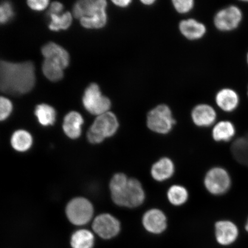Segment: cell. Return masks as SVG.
<instances>
[{"instance_id": "obj_12", "label": "cell", "mask_w": 248, "mask_h": 248, "mask_svg": "<svg viewBox=\"0 0 248 248\" xmlns=\"http://www.w3.org/2000/svg\"><path fill=\"white\" fill-rule=\"evenodd\" d=\"M142 224L144 228L151 233H161L167 228L166 216L160 210L151 209L147 211L142 217Z\"/></svg>"}, {"instance_id": "obj_6", "label": "cell", "mask_w": 248, "mask_h": 248, "mask_svg": "<svg viewBox=\"0 0 248 248\" xmlns=\"http://www.w3.org/2000/svg\"><path fill=\"white\" fill-rule=\"evenodd\" d=\"M82 102L87 111L96 116L109 111L111 101L102 93L96 83H91L85 90Z\"/></svg>"}, {"instance_id": "obj_10", "label": "cell", "mask_w": 248, "mask_h": 248, "mask_svg": "<svg viewBox=\"0 0 248 248\" xmlns=\"http://www.w3.org/2000/svg\"><path fill=\"white\" fill-rule=\"evenodd\" d=\"M93 229L100 237L110 239L119 233L121 225L116 217L104 213L96 217L93 223Z\"/></svg>"}, {"instance_id": "obj_15", "label": "cell", "mask_w": 248, "mask_h": 248, "mask_svg": "<svg viewBox=\"0 0 248 248\" xmlns=\"http://www.w3.org/2000/svg\"><path fill=\"white\" fill-rule=\"evenodd\" d=\"M238 228L234 223L229 221H220L216 224L217 241L222 246H229L236 240Z\"/></svg>"}, {"instance_id": "obj_32", "label": "cell", "mask_w": 248, "mask_h": 248, "mask_svg": "<svg viewBox=\"0 0 248 248\" xmlns=\"http://www.w3.org/2000/svg\"><path fill=\"white\" fill-rule=\"evenodd\" d=\"M113 4L120 8H126L131 4V0H120V1H113Z\"/></svg>"}, {"instance_id": "obj_2", "label": "cell", "mask_w": 248, "mask_h": 248, "mask_svg": "<svg viewBox=\"0 0 248 248\" xmlns=\"http://www.w3.org/2000/svg\"><path fill=\"white\" fill-rule=\"evenodd\" d=\"M107 2L105 0H82L74 5L73 16L88 29H100L107 23Z\"/></svg>"}, {"instance_id": "obj_18", "label": "cell", "mask_w": 248, "mask_h": 248, "mask_svg": "<svg viewBox=\"0 0 248 248\" xmlns=\"http://www.w3.org/2000/svg\"><path fill=\"white\" fill-rule=\"evenodd\" d=\"M175 172V167L172 161L167 157L155 163L151 169V175L158 182H163L170 179Z\"/></svg>"}, {"instance_id": "obj_16", "label": "cell", "mask_w": 248, "mask_h": 248, "mask_svg": "<svg viewBox=\"0 0 248 248\" xmlns=\"http://www.w3.org/2000/svg\"><path fill=\"white\" fill-rule=\"evenodd\" d=\"M179 30L185 38L191 40L201 39L207 32L205 25L193 18L182 21Z\"/></svg>"}, {"instance_id": "obj_5", "label": "cell", "mask_w": 248, "mask_h": 248, "mask_svg": "<svg viewBox=\"0 0 248 248\" xmlns=\"http://www.w3.org/2000/svg\"><path fill=\"white\" fill-rule=\"evenodd\" d=\"M118 206L134 208L140 206L145 200L143 187L138 180L129 179L128 183L119 193L111 196Z\"/></svg>"}, {"instance_id": "obj_3", "label": "cell", "mask_w": 248, "mask_h": 248, "mask_svg": "<svg viewBox=\"0 0 248 248\" xmlns=\"http://www.w3.org/2000/svg\"><path fill=\"white\" fill-rule=\"evenodd\" d=\"M119 127V121L113 113L109 111L101 114L96 118L89 129V141L93 144L101 143L105 139L115 134Z\"/></svg>"}, {"instance_id": "obj_14", "label": "cell", "mask_w": 248, "mask_h": 248, "mask_svg": "<svg viewBox=\"0 0 248 248\" xmlns=\"http://www.w3.org/2000/svg\"><path fill=\"white\" fill-rule=\"evenodd\" d=\"M192 120L198 126L209 127L215 124L217 114L215 108L207 104L195 107L191 113Z\"/></svg>"}, {"instance_id": "obj_33", "label": "cell", "mask_w": 248, "mask_h": 248, "mask_svg": "<svg viewBox=\"0 0 248 248\" xmlns=\"http://www.w3.org/2000/svg\"><path fill=\"white\" fill-rule=\"evenodd\" d=\"M141 2L145 5H151L154 4L155 1L154 0H143V1H141Z\"/></svg>"}, {"instance_id": "obj_30", "label": "cell", "mask_w": 248, "mask_h": 248, "mask_svg": "<svg viewBox=\"0 0 248 248\" xmlns=\"http://www.w3.org/2000/svg\"><path fill=\"white\" fill-rule=\"evenodd\" d=\"M48 0H30L27 1L29 7L33 11H42L45 10L49 5Z\"/></svg>"}, {"instance_id": "obj_9", "label": "cell", "mask_w": 248, "mask_h": 248, "mask_svg": "<svg viewBox=\"0 0 248 248\" xmlns=\"http://www.w3.org/2000/svg\"><path fill=\"white\" fill-rule=\"evenodd\" d=\"M231 180L229 173L224 169L215 167L209 170L204 178V185L211 194L219 195L229 190Z\"/></svg>"}, {"instance_id": "obj_25", "label": "cell", "mask_w": 248, "mask_h": 248, "mask_svg": "<svg viewBox=\"0 0 248 248\" xmlns=\"http://www.w3.org/2000/svg\"><path fill=\"white\" fill-rule=\"evenodd\" d=\"M42 71L45 77L52 82H57L61 80L63 77V69L48 60H45L42 65Z\"/></svg>"}, {"instance_id": "obj_23", "label": "cell", "mask_w": 248, "mask_h": 248, "mask_svg": "<svg viewBox=\"0 0 248 248\" xmlns=\"http://www.w3.org/2000/svg\"><path fill=\"white\" fill-rule=\"evenodd\" d=\"M232 151L238 162L248 164V136L236 140L232 145Z\"/></svg>"}, {"instance_id": "obj_4", "label": "cell", "mask_w": 248, "mask_h": 248, "mask_svg": "<svg viewBox=\"0 0 248 248\" xmlns=\"http://www.w3.org/2000/svg\"><path fill=\"white\" fill-rule=\"evenodd\" d=\"M243 20L242 9L237 5H229L216 12L213 18V24L219 32L229 33L237 30Z\"/></svg>"}, {"instance_id": "obj_22", "label": "cell", "mask_w": 248, "mask_h": 248, "mask_svg": "<svg viewBox=\"0 0 248 248\" xmlns=\"http://www.w3.org/2000/svg\"><path fill=\"white\" fill-rule=\"evenodd\" d=\"M32 144V136L24 130L15 132L11 139V144L15 150L24 152L29 150Z\"/></svg>"}, {"instance_id": "obj_34", "label": "cell", "mask_w": 248, "mask_h": 248, "mask_svg": "<svg viewBox=\"0 0 248 248\" xmlns=\"http://www.w3.org/2000/svg\"><path fill=\"white\" fill-rule=\"evenodd\" d=\"M246 62H247V66L248 67V52H247V53L246 55Z\"/></svg>"}, {"instance_id": "obj_8", "label": "cell", "mask_w": 248, "mask_h": 248, "mask_svg": "<svg viewBox=\"0 0 248 248\" xmlns=\"http://www.w3.org/2000/svg\"><path fill=\"white\" fill-rule=\"evenodd\" d=\"M66 212L68 219L72 224L83 225L91 221L94 209L91 202L86 198H77L67 204Z\"/></svg>"}, {"instance_id": "obj_20", "label": "cell", "mask_w": 248, "mask_h": 248, "mask_svg": "<svg viewBox=\"0 0 248 248\" xmlns=\"http://www.w3.org/2000/svg\"><path fill=\"white\" fill-rule=\"evenodd\" d=\"M94 244V235L85 229L77 231L71 237V245L73 248H93Z\"/></svg>"}, {"instance_id": "obj_19", "label": "cell", "mask_w": 248, "mask_h": 248, "mask_svg": "<svg viewBox=\"0 0 248 248\" xmlns=\"http://www.w3.org/2000/svg\"><path fill=\"white\" fill-rule=\"evenodd\" d=\"M235 128L233 124L229 121H221L214 126L212 135L217 141H228L234 137Z\"/></svg>"}, {"instance_id": "obj_27", "label": "cell", "mask_w": 248, "mask_h": 248, "mask_svg": "<svg viewBox=\"0 0 248 248\" xmlns=\"http://www.w3.org/2000/svg\"><path fill=\"white\" fill-rule=\"evenodd\" d=\"M13 5L10 2L5 1L0 4V25L9 22L14 17Z\"/></svg>"}, {"instance_id": "obj_7", "label": "cell", "mask_w": 248, "mask_h": 248, "mask_svg": "<svg viewBox=\"0 0 248 248\" xmlns=\"http://www.w3.org/2000/svg\"><path fill=\"white\" fill-rule=\"evenodd\" d=\"M147 126L152 131L167 134L175 125L171 110L166 105H160L151 110L147 116Z\"/></svg>"}, {"instance_id": "obj_35", "label": "cell", "mask_w": 248, "mask_h": 248, "mask_svg": "<svg viewBox=\"0 0 248 248\" xmlns=\"http://www.w3.org/2000/svg\"><path fill=\"white\" fill-rule=\"evenodd\" d=\"M246 229L247 231L248 232V219L247 224L246 226Z\"/></svg>"}, {"instance_id": "obj_21", "label": "cell", "mask_w": 248, "mask_h": 248, "mask_svg": "<svg viewBox=\"0 0 248 248\" xmlns=\"http://www.w3.org/2000/svg\"><path fill=\"white\" fill-rule=\"evenodd\" d=\"M35 114L39 122L43 126L53 125L56 120V111L47 104H40L35 108Z\"/></svg>"}, {"instance_id": "obj_28", "label": "cell", "mask_w": 248, "mask_h": 248, "mask_svg": "<svg viewBox=\"0 0 248 248\" xmlns=\"http://www.w3.org/2000/svg\"><path fill=\"white\" fill-rule=\"evenodd\" d=\"M172 4L178 13L185 14L193 9L194 1L193 0H173Z\"/></svg>"}, {"instance_id": "obj_17", "label": "cell", "mask_w": 248, "mask_h": 248, "mask_svg": "<svg viewBox=\"0 0 248 248\" xmlns=\"http://www.w3.org/2000/svg\"><path fill=\"white\" fill-rule=\"evenodd\" d=\"M83 119L81 114L77 111H71L64 119L63 131L68 137L75 139L81 134Z\"/></svg>"}, {"instance_id": "obj_36", "label": "cell", "mask_w": 248, "mask_h": 248, "mask_svg": "<svg viewBox=\"0 0 248 248\" xmlns=\"http://www.w3.org/2000/svg\"><path fill=\"white\" fill-rule=\"evenodd\" d=\"M247 97L248 98V85L247 86Z\"/></svg>"}, {"instance_id": "obj_31", "label": "cell", "mask_w": 248, "mask_h": 248, "mask_svg": "<svg viewBox=\"0 0 248 248\" xmlns=\"http://www.w3.org/2000/svg\"><path fill=\"white\" fill-rule=\"evenodd\" d=\"M63 5L60 2H53L50 5L48 12V15H61L63 11Z\"/></svg>"}, {"instance_id": "obj_1", "label": "cell", "mask_w": 248, "mask_h": 248, "mask_svg": "<svg viewBox=\"0 0 248 248\" xmlns=\"http://www.w3.org/2000/svg\"><path fill=\"white\" fill-rule=\"evenodd\" d=\"M35 82L32 62L0 61V91L14 95H23L32 91Z\"/></svg>"}, {"instance_id": "obj_11", "label": "cell", "mask_w": 248, "mask_h": 248, "mask_svg": "<svg viewBox=\"0 0 248 248\" xmlns=\"http://www.w3.org/2000/svg\"><path fill=\"white\" fill-rule=\"evenodd\" d=\"M215 102L219 109L225 113H232L239 107L241 98L235 89L225 87L217 92Z\"/></svg>"}, {"instance_id": "obj_13", "label": "cell", "mask_w": 248, "mask_h": 248, "mask_svg": "<svg viewBox=\"0 0 248 248\" xmlns=\"http://www.w3.org/2000/svg\"><path fill=\"white\" fill-rule=\"evenodd\" d=\"M42 53L45 60H50L63 70L69 66L70 55L66 49L54 42H49L43 46Z\"/></svg>"}, {"instance_id": "obj_26", "label": "cell", "mask_w": 248, "mask_h": 248, "mask_svg": "<svg viewBox=\"0 0 248 248\" xmlns=\"http://www.w3.org/2000/svg\"><path fill=\"white\" fill-rule=\"evenodd\" d=\"M51 18L49 29L51 31H58L69 29L73 21L72 15L70 12L61 15H49Z\"/></svg>"}, {"instance_id": "obj_24", "label": "cell", "mask_w": 248, "mask_h": 248, "mask_svg": "<svg viewBox=\"0 0 248 248\" xmlns=\"http://www.w3.org/2000/svg\"><path fill=\"white\" fill-rule=\"evenodd\" d=\"M170 202L175 206H181L187 202L188 193L186 188L180 185H173L167 192Z\"/></svg>"}, {"instance_id": "obj_29", "label": "cell", "mask_w": 248, "mask_h": 248, "mask_svg": "<svg viewBox=\"0 0 248 248\" xmlns=\"http://www.w3.org/2000/svg\"><path fill=\"white\" fill-rule=\"evenodd\" d=\"M13 105L8 98L0 97V121L5 120L10 116Z\"/></svg>"}]
</instances>
